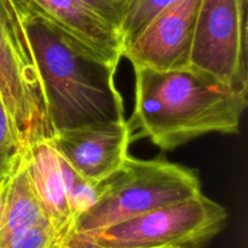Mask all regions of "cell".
Wrapping results in <instances>:
<instances>
[{"label":"cell","instance_id":"6da1fadb","mask_svg":"<svg viewBox=\"0 0 248 248\" xmlns=\"http://www.w3.org/2000/svg\"><path fill=\"white\" fill-rule=\"evenodd\" d=\"M28 38L45 96L52 135L96 123L125 121L116 67L29 7L14 1Z\"/></svg>","mask_w":248,"mask_h":248},{"label":"cell","instance_id":"7a4b0ae2","mask_svg":"<svg viewBox=\"0 0 248 248\" xmlns=\"http://www.w3.org/2000/svg\"><path fill=\"white\" fill-rule=\"evenodd\" d=\"M136 104L131 133L173 150L208 133H236L247 94L193 68L154 70L133 67Z\"/></svg>","mask_w":248,"mask_h":248},{"label":"cell","instance_id":"3957f363","mask_svg":"<svg viewBox=\"0 0 248 248\" xmlns=\"http://www.w3.org/2000/svg\"><path fill=\"white\" fill-rule=\"evenodd\" d=\"M96 186V202L75 219L72 235L103 229L201 193L193 170L164 157L140 160L128 155Z\"/></svg>","mask_w":248,"mask_h":248},{"label":"cell","instance_id":"277c9868","mask_svg":"<svg viewBox=\"0 0 248 248\" xmlns=\"http://www.w3.org/2000/svg\"><path fill=\"white\" fill-rule=\"evenodd\" d=\"M227 219L225 208L200 193L103 229L72 235L65 248H202Z\"/></svg>","mask_w":248,"mask_h":248},{"label":"cell","instance_id":"5b68a950","mask_svg":"<svg viewBox=\"0 0 248 248\" xmlns=\"http://www.w3.org/2000/svg\"><path fill=\"white\" fill-rule=\"evenodd\" d=\"M0 99L21 149L52 136L43 85L14 0H0Z\"/></svg>","mask_w":248,"mask_h":248},{"label":"cell","instance_id":"8992f818","mask_svg":"<svg viewBox=\"0 0 248 248\" xmlns=\"http://www.w3.org/2000/svg\"><path fill=\"white\" fill-rule=\"evenodd\" d=\"M247 0H201L189 67L248 93Z\"/></svg>","mask_w":248,"mask_h":248},{"label":"cell","instance_id":"52a82bcc","mask_svg":"<svg viewBox=\"0 0 248 248\" xmlns=\"http://www.w3.org/2000/svg\"><path fill=\"white\" fill-rule=\"evenodd\" d=\"M0 248H64L41 207L24 149L0 176Z\"/></svg>","mask_w":248,"mask_h":248},{"label":"cell","instance_id":"ba28073f","mask_svg":"<svg viewBox=\"0 0 248 248\" xmlns=\"http://www.w3.org/2000/svg\"><path fill=\"white\" fill-rule=\"evenodd\" d=\"M201 0H178L160 12L123 51L133 67L186 69L190 64L196 16Z\"/></svg>","mask_w":248,"mask_h":248},{"label":"cell","instance_id":"9c48e42d","mask_svg":"<svg viewBox=\"0 0 248 248\" xmlns=\"http://www.w3.org/2000/svg\"><path fill=\"white\" fill-rule=\"evenodd\" d=\"M48 140L80 176L98 183L126 159L132 133L125 120L65 128L55 132Z\"/></svg>","mask_w":248,"mask_h":248},{"label":"cell","instance_id":"30bf717a","mask_svg":"<svg viewBox=\"0 0 248 248\" xmlns=\"http://www.w3.org/2000/svg\"><path fill=\"white\" fill-rule=\"evenodd\" d=\"M43 16L106 62L118 67L123 57L120 33L79 0H14Z\"/></svg>","mask_w":248,"mask_h":248},{"label":"cell","instance_id":"8fae6325","mask_svg":"<svg viewBox=\"0 0 248 248\" xmlns=\"http://www.w3.org/2000/svg\"><path fill=\"white\" fill-rule=\"evenodd\" d=\"M27 167L40 205L57 240L65 248L73 234L74 217L61 169V156L50 140H36L24 148Z\"/></svg>","mask_w":248,"mask_h":248},{"label":"cell","instance_id":"7c38bea8","mask_svg":"<svg viewBox=\"0 0 248 248\" xmlns=\"http://www.w3.org/2000/svg\"><path fill=\"white\" fill-rule=\"evenodd\" d=\"M177 1L178 0H131L119 28L123 47L132 43L160 12Z\"/></svg>","mask_w":248,"mask_h":248},{"label":"cell","instance_id":"4fadbf2b","mask_svg":"<svg viewBox=\"0 0 248 248\" xmlns=\"http://www.w3.org/2000/svg\"><path fill=\"white\" fill-rule=\"evenodd\" d=\"M61 169L67 188L69 207L75 223V219L79 216L86 212L96 202L97 186L96 183L87 181L80 176L62 156H61Z\"/></svg>","mask_w":248,"mask_h":248},{"label":"cell","instance_id":"5bb4252c","mask_svg":"<svg viewBox=\"0 0 248 248\" xmlns=\"http://www.w3.org/2000/svg\"><path fill=\"white\" fill-rule=\"evenodd\" d=\"M19 150L21 148L17 144L10 119L0 99V176L6 171Z\"/></svg>","mask_w":248,"mask_h":248},{"label":"cell","instance_id":"9a60e30c","mask_svg":"<svg viewBox=\"0 0 248 248\" xmlns=\"http://www.w3.org/2000/svg\"><path fill=\"white\" fill-rule=\"evenodd\" d=\"M119 31L131 0H79Z\"/></svg>","mask_w":248,"mask_h":248}]
</instances>
